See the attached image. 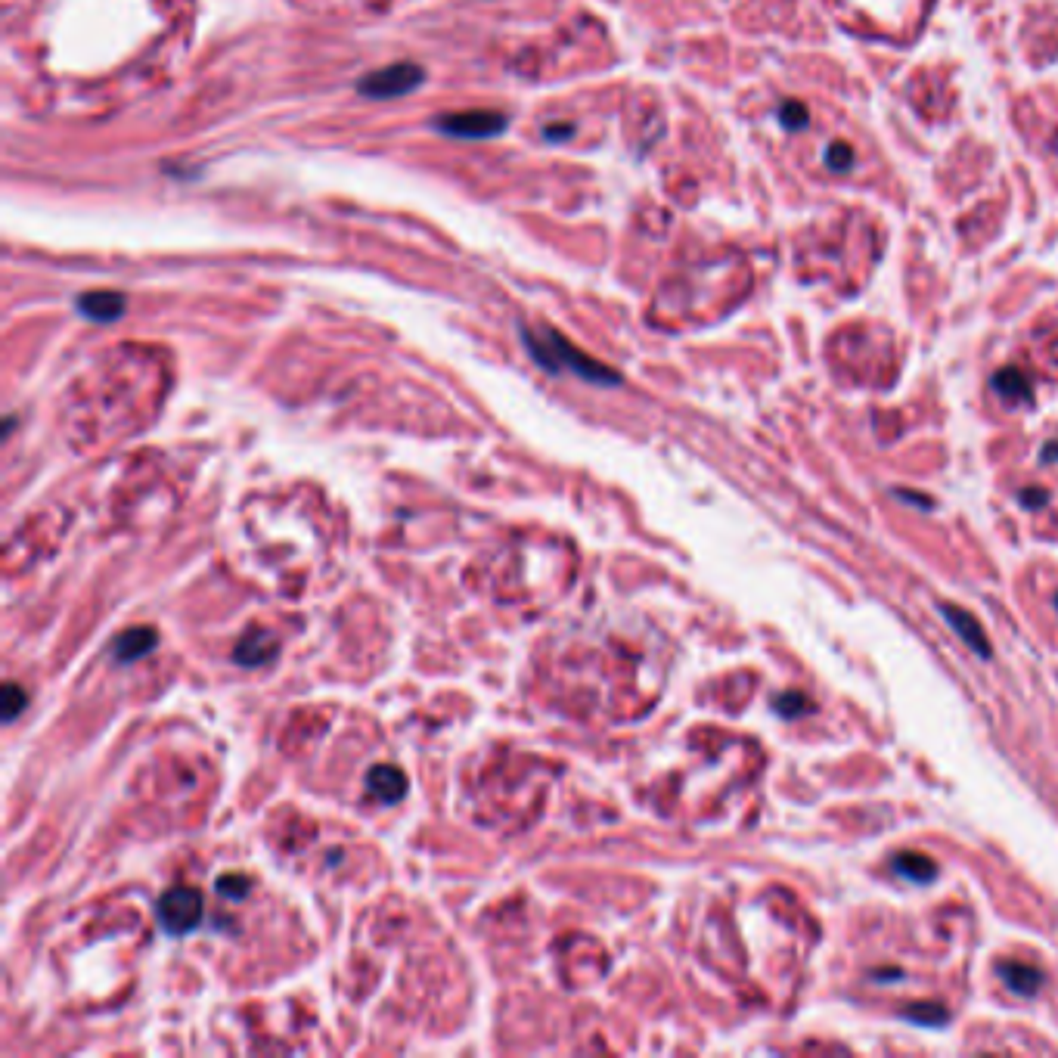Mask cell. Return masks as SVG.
Here are the masks:
<instances>
[{
	"label": "cell",
	"instance_id": "6da1fadb",
	"mask_svg": "<svg viewBox=\"0 0 1058 1058\" xmlns=\"http://www.w3.org/2000/svg\"><path fill=\"white\" fill-rule=\"evenodd\" d=\"M885 255V230L863 208H841L795 236V267L801 280L857 292L869 283Z\"/></svg>",
	"mask_w": 1058,
	"mask_h": 1058
},
{
	"label": "cell",
	"instance_id": "7a4b0ae2",
	"mask_svg": "<svg viewBox=\"0 0 1058 1058\" xmlns=\"http://www.w3.org/2000/svg\"><path fill=\"white\" fill-rule=\"evenodd\" d=\"M826 7L848 32L906 47L925 32L934 0H826Z\"/></svg>",
	"mask_w": 1058,
	"mask_h": 1058
},
{
	"label": "cell",
	"instance_id": "3957f363",
	"mask_svg": "<svg viewBox=\"0 0 1058 1058\" xmlns=\"http://www.w3.org/2000/svg\"><path fill=\"white\" fill-rule=\"evenodd\" d=\"M792 137H801L804 140V168L816 177V180H860V184H866V156H863V146L857 143V137H851L848 131H832V128H823L820 134H816V125L810 118V125L801 128L798 134Z\"/></svg>",
	"mask_w": 1058,
	"mask_h": 1058
},
{
	"label": "cell",
	"instance_id": "277c9868",
	"mask_svg": "<svg viewBox=\"0 0 1058 1058\" xmlns=\"http://www.w3.org/2000/svg\"><path fill=\"white\" fill-rule=\"evenodd\" d=\"M522 339H525L528 354L537 360L543 370H550V373L568 370L571 376L587 379V382H596V385H618V382H621V376H618L615 370L602 367L599 360L587 357L581 348H574L565 336H559V332L550 329V326H543V329H522Z\"/></svg>",
	"mask_w": 1058,
	"mask_h": 1058
},
{
	"label": "cell",
	"instance_id": "5b68a950",
	"mask_svg": "<svg viewBox=\"0 0 1058 1058\" xmlns=\"http://www.w3.org/2000/svg\"><path fill=\"white\" fill-rule=\"evenodd\" d=\"M422 81H426V72H422L416 63H395V66L367 72L357 81V90L373 100H395V97L413 94Z\"/></svg>",
	"mask_w": 1058,
	"mask_h": 1058
},
{
	"label": "cell",
	"instance_id": "8992f818",
	"mask_svg": "<svg viewBox=\"0 0 1058 1058\" xmlns=\"http://www.w3.org/2000/svg\"><path fill=\"white\" fill-rule=\"evenodd\" d=\"M509 125V118L503 112H491V109H475V112H453V115H441L435 118V128L441 134L450 137H463V140H488L503 134Z\"/></svg>",
	"mask_w": 1058,
	"mask_h": 1058
},
{
	"label": "cell",
	"instance_id": "52a82bcc",
	"mask_svg": "<svg viewBox=\"0 0 1058 1058\" xmlns=\"http://www.w3.org/2000/svg\"><path fill=\"white\" fill-rule=\"evenodd\" d=\"M202 919V894L193 888H174L159 900V922L168 934H190Z\"/></svg>",
	"mask_w": 1058,
	"mask_h": 1058
},
{
	"label": "cell",
	"instance_id": "ba28073f",
	"mask_svg": "<svg viewBox=\"0 0 1058 1058\" xmlns=\"http://www.w3.org/2000/svg\"><path fill=\"white\" fill-rule=\"evenodd\" d=\"M75 305H78V311H81L87 320H94V323H112V320H118V317L125 314V295L106 292V289H103V292H84V295H78Z\"/></svg>",
	"mask_w": 1058,
	"mask_h": 1058
},
{
	"label": "cell",
	"instance_id": "9c48e42d",
	"mask_svg": "<svg viewBox=\"0 0 1058 1058\" xmlns=\"http://www.w3.org/2000/svg\"><path fill=\"white\" fill-rule=\"evenodd\" d=\"M367 789H370V795H376L382 804H395V801H401L404 792H407V779H404V773H401L398 767L379 764V767H373L370 776H367Z\"/></svg>",
	"mask_w": 1058,
	"mask_h": 1058
},
{
	"label": "cell",
	"instance_id": "30bf717a",
	"mask_svg": "<svg viewBox=\"0 0 1058 1058\" xmlns=\"http://www.w3.org/2000/svg\"><path fill=\"white\" fill-rule=\"evenodd\" d=\"M156 643H159V633L153 627H131L112 643V655L115 661H137L146 652H153Z\"/></svg>",
	"mask_w": 1058,
	"mask_h": 1058
},
{
	"label": "cell",
	"instance_id": "8fae6325",
	"mask_svg": "<svg viewBox=\"0 0 1058 1058\" xmlns=\"http://www.w3.org/2000/svg\"><path fill=\"white\" fill-rule=\"evenodd\" d=\"M277 649H280V646H277V640H274V633L252 630V633H246L243 640H239V646L233 649V658H236L239 664H252V668H255V664H267L270 658H274Z\"/></svg>",
	"mask_w": 1058,
	"mask_h": 1058
},
{
	"label": "cell",
	"instance_id": "7c38bea8",
	"mask_svg": "<svg viewBox=\"0 0 1058 1058\" xmlns=\"http://www.w3.org/2000/svg\"><path fill=\"white\" fill-rule=\"evenodd\" d=\"M944 618L953 624L956 637H962V643H965V646H972V649H975V652H981V655H990V646H987L984 630H981V624H978L969 612H965V609H956V606H944Z\"/></svg>",
	"mask_w": 1058,
	"mask_h": 1058
},
{
	"label": "cell",
	"instance_id": "4fadbf2b",
	"mask_svg": "<svg viewBox=\"0 0 1058 1058\" xmlns=\"http://www.w3.org/2000/svg\"><path fill=\"white\" fill-rule=\"evenodd\" d=\"M1000 975H1003L1006 987H1009L1012 993H1021V996L1037 993L1040 984H1043V972L1034 969V965H1024V962H1006L1003 969H1000Z\"/></svg>",
	"mask_w": 1058,
	"mask_h": 1058
},
{
	"label": "cell",
	"instance_id": "5bb4252c",
	"mask_svg": "<svg viewBox=\"0 0 1058 1058\" xmlns=\"http://www.w3.org/2000/svg\"><path fill=\"white\" fill-rule=\"evenodd\" d=\"M993 388L1000 391V395L1006 401H1031L1034 398V388H1031V379H1027L1021 370L1015 367H1006L993 376Z\"/></svg>",
	"mask_w": 1058,
	"mask_h": 1058
},
{
	"label": "cell",
	"instance_id": "9a60e30c",
	"mask_svg": "<svg viewBox=\"0 0 1058 1058\" xmlns=\"http://www.w3.org/2000/svg\"><path fill=\"white\" fill-rule=\"evenodd\" d=\"M894 869L903 872L906 879H913V882H931L937 875V866L928 857H922V854H897L894 857Z\"/></svg>",
	"mask_w": 1058,
	"mask_h": 1058
},
{
	"label": "cell",
	"instance_id": "2e32d148",
	"mask_svg": "<svg viewBox=\"0 0 1058 1058\" xmlns=\"http://www.w3.org/2000/svg\"><path fill=\"white\" fill-rule=\"evenodd\" d=\"M903 1015L913 1018V1021H919V1024H944V1021H947V1009L937 1006V1003H913Z\"/></svg>",
	"mask_w": 1058,
	"mask_h": 1058
},
{
	"label": "cell",
	"instance_id": "e0dca14e",
	"mask_svg": "<svg viewBox=\"0 0 1058 1058\" xmlns=\"http://www.w3.org/2000/svg\"><path fill=\"white\" fill-rule=\"evenodd\" d=\"M218 894L221 897H230V900H243L249 894V879L246 875H221L218 879Z\"/></svg>",
	"mask_w": 1058,
	"mask_h": 1058
},
{
	"label": "cell",
	"instance_id": "ac0fdd59",
	"mask_svg": "<svg viewBox=\"0 0 1058 1058\" xmlns=\"http://www.w3.org/2000/svg\"><path fill=\"white\" fill-rule=\"evenodd\" d=\"M22 705H25V692L16 683H7L4 686V720H16Z\"/></svg>",
	"mask_w": 1058,
	"mask_h": 1058
},
{
	"label": "cell",
	"instance_id": "d6986e66",
	"mask_svg": "<svg viewBox=\"0 0 1058 1058\" xmlns=\"http://www.w3.org/2000/svg\"><path fill=\"white\" fill-rule=\"evenodd\" d=\"M773 705H776L779 714H785V717H798V714H804V711L810 708L807 699H801V695H782V699H776Z\"/></svg>",
	"mask_w": 1058,
	"mask_h": 1058
},
{
	"label": "cell",
	"instance_id": "ffe728a7",
	"mask_svg": "<svg viewBox=\"0 0 1058 1058\" xmlns=\"http://www.w3.org/2000/svg\"><path fill=\"white\" fill-rule=\"evenodd\" d=\"M1021 503H1024V506H1043V503H1046V494H1043V491H1024V494H1021Z\"/></svg>",
	"mask_w": 1058,
	"mask_h": 1058
},
{
	"label": "cell",
	"instance_id": "44dd1931",
	"mask_svg": "<svg viewBox=\"0 0 1058 1058\" xmlns=\"http://www.w3.org/2000/svg\"><path fill=\"white\" fill-rule=\"evenodd\" d=\"M1055 602H1058V596H1055Z\"/></svg>",
	"mask_w": 1058,
	"mask_h": 1058
}]
</instances>
